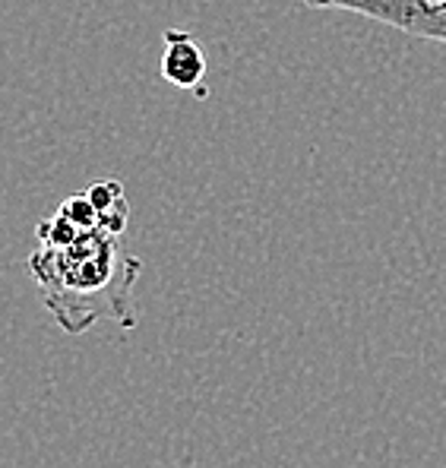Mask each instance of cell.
<instances>
[{
  "instance_id": "obj_1",
  "label": "cell",
  "mask_w": 446,
  "mask_h": 468,
  "mask_svg": "<svg viewBox=\"0 0 446 468\" xmlns=\"http://www.w3.org/2000/svg\"><path fill=\"white\" fill-rule=\"evenodd\" d=\"M143 263L118 247L105 231H82L67 247L41 244L29 257L41 301L64 333L82 335L99 320H114L123 329L136 326L133 288Z\"/></svg>"
},
{
  "instance_id": "obj_2",
  "label": "cell",
  "mask_w": 446,
  "mask_h": 468,
  "mask_svg": "<svg viewBox=\"0 0 446 468\" xmlns=\"http://www.w3.org/2000/svg\"><path fill=\"white\" fill-rule=\"evenodd\" d=\"M304 6L352 10L418 38L446 41V6L437 0H301Z\"/></svg>"
},
{
  "instance_id": "obj_3",
  "label": "cell",
  "mask_w": 446,
  "mask_h": 468,
  "mask_svg": "<svg viewBox=\"0 0 446 468\" xmlns=\"http://www.w3.org/2000/svg\"><path fill=\"white\" fill-rule=\"evenodd\" d=\"M162 77L177 89H194L206 77V58L194 38L181 29L165 32Z\"/></svg>"
},
{
  "instance_id": "obj_4",
  "label": "cell",
  "mask_w": 446,
  "mask_h": 468,
  "mask_svg": "<svg viewBox=\"0 0 446 468\" xmlns=\"http://www.w3.org/2000/svg\"><path fill=\"white\" fill-rule=\"evenodd\" d=\"M86 194L95 203V209H99V231L121 238V231L127 229V216H130V206H127V197H123L121 184L95 181Z\"/></svg>"
},
{
  "instance_id": "obj_5",
  "label": "cell",
  "mask_w": 446,
  "mask_h": 468,
  "mask_svg": "<svg viewBox=\"0 0 446 468\" xmlns=\"http://www.w3.org/2000/svg\"><path fill=\"white\" fill-rule=\"evenodd\" d=\"M58 212L70 218L80 231H99V209H95V203L89 199V194L67 197Z\"/></svg>"
},
{
  "instance_id": "obj_6",
  "label": "cell",
  "mask_w": 446,
  "mask_h": 468,
  "mask_svg": "<svg viewBox=\"0 0 446 468\" xmlns=\"http://www.w3.org/2000/svg\"><path fill=\"white\" fill-rule=\"evenodd\" d=\"M80 234L82 231L77 229V225H73L67 216H60V212H54L51 218L38 222V240L45 247H67V244H73Z\"/></svg>"
},
{
  "instance_id": "obj_7",
  "label": "cell",
  "mask_w": 446,
  "mask_h": 468,
  "mask_svg": "<svg viewBox=\"0 0 446 468\" xmlns=\"http://www.w3.org/2000/svg\"><path fill=\"white\" fill-rule=\"evenodd\" d=\"M443 4H446V0H443Z\"/></svg>"
}]
</instances>
